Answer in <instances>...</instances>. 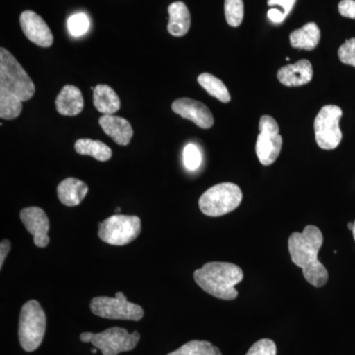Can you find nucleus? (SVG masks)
<instances>
[{"instance_id":"nucleus-1","label":"nucleus","mask_w":355,"mask_h":355,"mask_svg":"<svg viewBox=\"0 0 355 355\" xmlns=\"http://www.w3.org/2000/svg\"><path fill=\"white\" fill-rule=\"evenodd\" d=\"M324 238L314 225L306 226L302 233H292L288 238V250L294 265L302 268L305 279L315 287H323L329 279L326 266L318 260Z\"/></svg>"},{"instance_id":"nucleus-2","label":"nucleus","mask_w":355,"mask_h":355,"mask_svg":"<svg viewBox=\"0 0 355 355\" xmlns=\"http://www.w3.org/2000/svg\"><path fill=\"white\" fill-rule=\"evenodd\" d=\"M193 279L209 295L222 300H234L238 297L236 284L242 282L244 273L234 263L211 261L196 270Z\"/></svg>"},{"instance_id":"nucleus-3","label":"nucleus","mask_w":355,"mask_h":355,"mask_svg":"<svg viewBox=\"0 0 355 355\" xmlns=\"http://www.w3.org/2000/svg\"><path fill=\"white\" fill-rule=\"evenodd\" d=\"M46 327V314L38 301L26 302L21 309L18 329L20 345L25 352H32L38 349L43 342Z\"/></svg>"},{"instance_id":"nucleus-4","label":"nucleus","mask_w":355,"mask_h":355,"mask_svg":"<svg viewBox=\"0 0 355 355\" xmlns=\"http://www.w3.org/2000/svg\"><path fill=\"white\" fill-rule=\"evenodd\" d=\"M0 88L19 97L22 102L35 94V84L16 58L4 48L0 49Z\"/></svg>"},{"instance_id":"nucleus-5","label":"nucleus","mask_w":355,"mask_h":355,"mask_svg":"<svg viewBox=\"0 0 355 355\" xmlns=\"http://www.w3.org/2000/svg\"><path fill=\"white\" fill-rule=\"evenodd\" d=\"M242 200V191L237 184L221 183L203 193L198 200V207L205 216H222L237 209Z\"/></svg>"},{"instance_id":"nucleus-6","label":"nucleus","mask_w":355,"mask_h":355,"mask_svg":"<svg viewBox=\"0 0 355 355\" xmlns=\"http://www.w3.org/2000/svg\"><path fill=\"white\" fill-rule=\"evenodd\" d=\"M81 342L90 343L96 349L101 350L103 355H118L121 352H130L135 349L140 340L139 331L130 334L125 329H107L102 333H83Z\"/></svg>"},{"instance_id":"nucleus-7","label":"nucleus","mask_w":355,"mask_h":355,"mask_svg":"<svg viewBox=\"0 0 355 355\" xmlns=\"http://www.w3.org/2000/svg\"><path fill=\"white\" fill-rule=\"evenodd\" d=\"M141 232L139 217L114 214L99 224L98 235L103 242L113 246H125L135 241Z\"/></svg>"},{"instance_id":"nucleus-8","label":"nucleus","mask_w":355,"mask_h":355,"mask_svg":"<svg viewBox=\"0 0 355 355\" xmlns=\"http://www.w3.org/2000/svg\"><path fill=\"white\" fill-rule=\"evenodd\" d=\"M90 309L96 316L111 320L139 322L144 316L139 305L133 304L123 292H116V297H95L91 300Z\"/></svg>"},{"instance_id":"nucleus-9","label":"nucleus","mask_w":355,"mask_h":355,"mask_svg":"<svg viewBox=\"0 0 355 355\" xmlns=\"http://www.w3.org/2000/svg\"><path fill=\"white\" fill-rule=\"evenodd\" d=\"M342 116V109L335 105H328L320 110L314 121L315 137L320 148L333 150L340 146L343 139L340 128Z\"/></svg>"},{"instance_id":"nucleus-10","label":"nucleus","mask_w":355,"mask_h":355,"mask_svg":"<svg viewBox=\"0 0 355 355\" xmlns=\"http://www.w3.org/2000/svg\"><path fill=\"white\" fill-rule=\"evenodd\" d=\"M260 135L257 139L256 153L261 164L272 165L279 157L282 137L277 121L270 116H263L259 123Z\"/></svg>"},{"instance_id":"nucleus-11","label":"nucleus","mask_w":355,"mask_h":355,"mask_svg":"<svg viewBox=\"0 0 355 355\" xmlns=\"http://www.w3.org/2000/svg\"><path fill=\"white\" fill-rule=\"evenodd\" d=\"M20 219L28 232L33 235L34 244L39 248H46L50 243L49 230L50 221L43 209L37 207H26L21 210Z\"/></svg>"},{"instance_id":"nucleus-12","label":"nucleus","mask_w":355,"mask_h":355,"mask_svg":"<svg viewBox=\"0 0 355 355\" xmlns=\"http://www.w3.org/2000/svg\"><path fill=\"white\" fill-rule=\"evenodd\" d=\"M20 25L33 43L43 48H49L53 43V36L46 23L38 14L33 11H24L20 16Z\"/></svg>"},{"instance_id":"nucleus-13","label":"nucleus","mask_w":355,"mask_h":355,"mask_svg":"<svg viewBox=\"0 0 355 355\" xmlns=\"http://www.w3.org/2000/svg\"><path fill=\"white\" fill-rule=\"evenodd\" d=\"M172 110L182 118L193 121L198 127L210 128L214 120L210 110L202 102L189 98H182L173 102Z\"/></svg>"},{"instance_id":"nucleus-14","label":"nucleus","mask_w":355,"mask_h":355,"mask_svg":"<svg viewBox=\"0 0 355 355\" xmlns=\"http://www.w3.org/2000/svg\"><path fill=\"white\" fill-rule=\"evenodd\" d=\"M314 76L309 60H301L294 64L286 65L277 71L279 83L287 87H297L310 83Z\"/></svg>"},{"instance_id":"nucleus-15","label":"nucleus","mask_w":355,"mask_h":355,"mask_svg":"<svg viewBox=\"0 0 355 355\" xmlns=\"http://www.w3.org/2000/svg\"><path fill=\"white\" fill-rule=\"evenodd\" d=\"M100 125L119 146H125L132 139L133 130L130 121L114 114H104L100 118Z\"/></svg>"},{"instance_id":"nucleus-16","label":"nucleus","mask_w":355,"mask_h":355,"mask_svg":"<svg viewBox=\"0 0 355 355\" xmlns=\"http://www.w3.org/2000/svg\"><path fill=\"white\" fill-rule=\"evenodd\" d=\"M57 111L62 116H73L80 114L84 108V100L80 89L73 85H65L55 100Z\"/></svg>"},{"instance_id":"nucleus-17","label":"nucleus","mask_w":355,"mask_h":355,"mask_svg":"<svg viewBox=\"0 0 355 355\" xmlns=\"http://www.w3.org/2000/svg\"><path fill=\"white\" fill-rule=\"evenodd\" d=\"M87 193V184L76 178H67L58 186V198L67 207L80 205Z\"/></svg>"},{"instance_id":"nucleus-18","label":"nucleus","mask_w":355,"mask_h":355,"mask_svg":"<svg viewBox=\"0 0 355 355\" xmlns=\"http://www.w3.org/2000/svg\"><path fill=\"white\" fill-rule=\"evenodd\" d=\"M169 11V23L168 32L174 37H183L189 32L191 27V14L184 2L177 1L168 8Z\"/></svg>"},{"instance_id":"nucleus-19","label":"nucleus","mask_w":355,"mask_h":355,"mask_svg":"<svg viewBox=\"0 0 355 355\" xmlns=\"http://www.w3.org/2000/svg\"><path fill=\"white\" fill-rule=\"evenodd\" d=\"M93 103L96 110L104 114H114L121 108L120 98L113 88L105 84L95 86Z\"/></svg>"},{"instance_id":"nucleus-20","label":"nucleus","mask_w":355,"mask_h":355,"mask_svg":"<svg viewBox=\"0 0 355 355\" xmlns=\"http://www.w3.org/2000/svg\"><path fill=\"white\" fill-rule=\"evenodd\" d=\"M291 46L301 50L312 51L317 48L321 40V31L316 23L310 22L303 26L300 29L291 33Z\"/></svg>"},{"instance_id":"nucleus-21","label":"nucleus","mask_w":355,"mask_h":355,"mask_svg":"<svg viewBox=\"0 0 355 355\" xmlns=\"http://www.w3.org/2000/svg\"><path fill=\"white\" fill-rule=\"evenodd\" d=\"M74 148H76V153L80 155L91 156L96 160L102 161V162L108 161L112 157L111 148L100 140L78 139L74 144Z\"/></svg>"},{"instance_id":"nucleus-22","label":"nucleus","mask_w":355,"mask_h":355,"mask_svg":"<svg viewBox=\"0 0 355 355\" xmlns=\"http://www.w3.org/2000/svg\"><path fill=\"white\" fill-rule=\"evenodd\" d=\"M22 113V100L4 88H0V118L14 120Z\"/></svg>"},{"instance_id":"nucleus-23","label":"nucleus","mask_w":355,"mask_h":355,"mask_svg":"<svg viewBox=\"0 0 355 355\" xmlns=\"http://www.w3.org/2000/svg\"><path fill=\"white\" fill-rule=\"evenodd\" d=\"M198 81L212 97L216 98L222 103L230 101L231 97L228 89L220 79L210 73H202L198 76Z\"/></svg>"},{"instance_id":"nucleus-24","label":"nucleus","mask_w":355,"mask_h":355,"mask_svg":"<svg viewBox=\"0 0 355 355\" xmlns=\"http://www.w3.org/2000/svg\"><path fill=\"white\" fill-rule=\"evenodd\" d=\"M167 355H222L218 347L207 340H191Z\"/></svg>"},{"instance_id":"nucleus-25","label":"nucleus","mask_w":355,"mask_h":355,"mask_svg":"<svg viewBox=\"0 0 355 355\" xmlns=\"http://www.w3.org/2000/svg\"><path fill=\"white\" fill-rule=\"evenodd\" d=\"M226 21L231 27H238L244 19V2L243 0H225L224 3Z\"/></svg>"},{"instance_id":"nucleus-26","label":"nucleus","mask_w":355,"mask_h":355,"mask_svg":"<svg viewBox=\"0 0 355 355\" xmlns=\"http://www.w3.org/2000/svg\"><path fill=\"white\" fill-rule=\"evenodd\" d=\"M67 28L72 36L81 37L85 35L90 28V21L86 14H73L67 20Z\"/></svg>"},{"instance_id":"nucleus-27","label":"nucleus","mask_w":355,"mask_h":355,"mask_svg":"<svg viewBox=\"0 0 355 355\" xmlns=\"http://www.w3.org/2000/svg\"><path fill=\"white\" fill-rule=\"evenodd\" d=\"M183 160L184 167L189 171H196L200 168L202 162V156L200 149L193 144H189L186 146L183 153Z\"/></svg>"},{"instance_id":"nucleus-28","label":"nucleus","mask_w":355,"mask_h":355,"mask_svg":"<svg viewBox=\"0 0 355 355\" xmlns=\"http://www.w3.org/2000/svg\"><path fill=\"white\" fill-rule=\"evenodd\" d=\"M246 355H277V345L272 340L263 338L254 343Z\"/></svg>"},{"instance_id":"nucleus-29","label":"nucleus","mask_w":355,"mask_h":355,"mask_svg":"<svg viewBox=\"0 0 355 355\" xmlns=\"http://www.w3.org/2000/svg\"><path fill=\"white\" fill-rule=\"evenodd\" d=\"M338 53L343 64L355 67V38L347 40L338 49Z\"/></svg>"},{"instance_id":"nucleus-30","label":"nucleus","mask_w":355,"mask_h":355,"mask_svg":"<svg viewBox=\"0 0 355 355\" xmlns=\"http://www.w3.org/2000/svg\"><path fill=\"white\" fill-rule=\"evenodd\" d=\"M338 12L350 19H355V0H342L338 3Z\"/></svg>"},{"instance_id":"nucleus-31","label":"nucleus","mask_w":355,"mask_h":355,"mask_svg":"<svg viewBox=\"0 0 355 355\" xmlns=\"http://www.w3.org/2000/svg\"><path fill=\"white\" fill-rule=\"evenodd\" d=\"M296 0H268V6L282 7L286 17L291 12L292 8L295 6Z\"/></svg>"},{"instance_id":"nucleus-32","label":"nucleus","mask_w":355,"mask_h":355,"mask_svg":"<svg viewBox=\"0 0 355 355\" xmlns=\"http://www.w3.org/2000/svg\"><path fill=\"white\" fill-rule=\"evenodd\" d=\"M268 17L273 23H282L286 18L284 11L277 8L270 9L268 11Z\"/></svg>"},{"instance_id":"nucleus-33","label":"nucleus","mask_w":355,"mask_h":355,"mask_svg":"<svg viewBox=\"0 0 355 355\" xmlns=\"http://www.w3.org/2000/svg\"><path fill=\"white\" fill-rule=\"evenodd\" d=\"M10 250L11 243L8 240H2L1 244H0V268H3L4 261Z\"/></svg>"},{"instance_id":"nucleus-34","label":"nucleus","mask_w":355,"mask_h":355,"mask_svg":"<svg viewBox=\"0 0 355 355\" xmlns=\"http://www.w3.org/2000/svg\"><path fill=\"white\" fill-rule=\"evenodd\" d=\"M354 224L352 223V222H350V223L347 224V227H349V230L352 231V229H354Z\"/></svg>"},{"instance_id":"nucleus-35","label":"nucleus","mask_w":355,"mask_h":355,"mask_svg":"<svg viewBox=\"0 0 355 355\" xmlns=\"http://www.w3.org/2000/svg\"><path fill=\"white\" fill-rule=\"evenodd\" d=\"M354 229H352V233H354V241H355V221L354 222Z\"/></svg>"},{"instance_id":"nucleus-36","label":"nucleus","mask_w":355,"mask_h":355,"mask_svg":"<svg viewBox=\"0 0 355 355\" xmlns=\"http://www.w3.org/2000/svg\"><path fill=\"white\" fill-rule=\"evenodd\" d=\"M120 211H121V209H120V207H118V209H116V212H118V214H119V212H120Z\"/></svg>"},{"instance_id":"nucleus-37","label":"nucleus","mask_w":355,"mask_h":355,"mask_svg":"<svg viewBox=\"0 0 355 355\" xmlns=\"http://www.w3.org/2000/svg\"><path fill=\"white\" fill-rule=\"evenodd\" d=\"M97 352V349H92V354H96Z\"/></svg>"}]
</instances>
